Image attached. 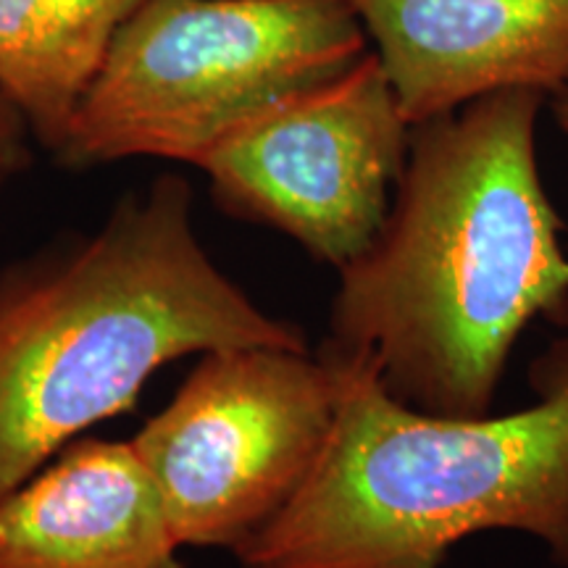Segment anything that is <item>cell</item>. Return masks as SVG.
<instances>
[{"instance_id": "6da1fadb", "label": "cell", "mask_w": 568, "mask_h": 568, "mask_svg": "<svg viewBox=\"0 0 568 568\" xmlns=\"http://www.w3.org/2000/svg\"><path fill=\"white\" fill-rule=\"evenodd\" d=\"M539 90H503L410 126L395 203L339 268L324 345L361 353L403 406L489 414L535 318L568 324L560 219L537 169Z\"/></svg>"}, {"instance_id": "7a4b0ae2", "label": "cell", "mask_w": 568, "mask_h": 568, "mask_svg": "<svg viewBox=\"0 0 568 568\" xmlns=\"http://www.w3.org/2000/svg\"><path fill=\"white\" fill-rule=\"evenodd\" d=\"M195 195L161 174L95 232L0 272V500L90 426L130 410L155 372L222 347L308 351L211 261Z\"/></svg>"}, {"instance_id": "3957f363", "label": "cell", "mask_w": 568, "mask_h": 568, "mask_svg": "<svg viewBox=\"0 0 568 568\" xmlns=\"http://www.w3.org/2000/svg\"><path fill=\"white\" fill-rule=\"evenodd\" d=\"M337 385L303 485L234 556L243 568H443L460 539L510 529L568 566V337L531 368L537 403L447 418L403 406L372 361L324 345Z\"/></svg>"}, {"instance_id": "277c9868", "label": "cell", "mask_w": 568, "mask_h": 568, "mask_svg": "<svg viewBox=\"0 0 568 568\" xmlns=\"http://www.w3.org/2000/svg\"><path fill=\"white\" fill-rule=\"evenodd\" d=\"M345 0H140L105 48L55 159L195 166L219 140L368 53Z\"/></svg>"}, {"instance_id": "5b68a950", "label": "cell", "mask_w": 568, "mask_h": 568, "mask_svg": "<svg viewBox=\"0 0 568 568\" xmlns=\"http://www.w3.org/2000/svg\"><path fill=\"white\" fill-rule=\"evenodd\" d=\"M337 385L326 361L290 347H222L130 443L182 548H230L284 508L314 466Z\"/></svg>"}, {"instance_id": "8992f818", "label": "cell", "mask_w": 568, "mask_h": 568, "mask_svg": "<svg viewBox=\"0 0 568 568\" xmlns=\"http://www.w3.org/2000/svg\"><path fill=\"white\" fill-rule=\"evenodd\" d=\"M408 145L393 84L366 53L237 126L195 169L230 216L280 230L318 264L345 268L385 224Z\"/></svg>"}, {"instance_id": "52a82bcc", "label": "cell", "mask_w": 568, "mask_h": 568, "mask_svg": "<svg viewBox=\"0 0 568 568\" xmlns=\"http://www.w3.org/2000/svg\"><path fill=\"white\" fill-rule=\"evenodd\" d=\"M410 126L503 90L568 88V0H345Z\"/></svg>"}, {"instance_id": "ba28073f", "label": "cell", "mask_w": 568, "mask_h": 568, "mask_svg": "<svg viewBox=\"0 0 568 568\" xmlns=\"http://www.w3.org/2000/svg\"><path fill=\"white\" fill-rule=\"evenodd\" d=\"M132 443L80 437L0 500V568H184Z\"/></svg>"}, {"instance_id": "9c48e42d", "label": "cell", "mask_w": 568, "mask_h": 568, "mask_svg": "<svg viewBox=\"0 0 568 568\" xmlns=\"http://www.w3.org/2000/svg\"><path fill=\"white\" fill-rule=\"evenodd\" d=\"M140 0H0V95L61 148L105 48Z\"/></svg>"}, {"instance_id": "30bf717a", "label": "cell", "mask_w": 568, "mask_h": 568, "mask_svg": "<svg viewBox=\"0 0 568 568\" xmlns=\"http://www.w3.org/2000/svg\"><path fill=\"white\" fill-rule=\"evenodd\" d=\"M32 132L9 98L0 95V182L24 172L32 161Z\"/></svg>"}, {"instance_id": "8fae6325", "label": "cell", "mask_w": 568, "mask_h": 568, "mask_svg": "<svg viewBox=\"0 0 568 568\" xmlns=\"http://www.w3.org/2000/svg\"><path fill=\"white\" fill-rule=\"evenodd\" d=\"M552 113H556V122L560 130L568 134V88L552 95Z\"/></svg>"}]
</instances>
